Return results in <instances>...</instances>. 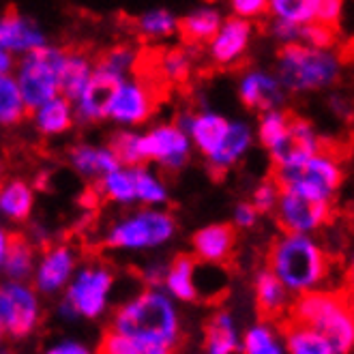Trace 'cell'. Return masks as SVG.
<instances>
[{"mask_svg":"<svg viewBox=\"0 0 354 354\" xmlns=\"http://www.w3.org/2000/svg\"><path fill=\"white\" fill-rule=\"evenodd\" d=\"M37 247L24 232H11L7 234V252H5V270L7 275L15 281H22L30 275L32 262H35Z\"/></svg>","mask_w":354,"mask_h":354,"instance_id":"cell-29","label":"cell"},{"mask_svg":"<svg viewBox=\"0 0 354 354\" xmlns=\"http://www.w3.org/2000/svg\"><path fill=\"white\" fill-rule=\"evenodd\" d=\"M124 82L122 75L112 71L97 69L82 91L75 108V120L80 122H99L110 116L112 101Z\"/></svg>","mask_w":354,"mask_h":354,"instance_id":"cell-14","label":"cell"},{"mask_svg":"<svg viewBox=\"0 0 354 354\" xmlns=\"http://www.w3.org/2000/svg\"><path fill=\"white\" fill-rule=\"evenodd\" d=\"M286 88L279 84L277 75L273 73H266V71H247L241 77V84H239V97L241 103L247 110H254V112H268V110H275L281 108L286 103Z\"/></svg>","mask_w":354,"mask_h":354,"instance_id":"cell-16","label":"cell"},{"mask_svg":"<svg viewBox=\"0 0 354 354\" xmlns=\"http://www.w3.org/2000/svg\"><path fill=\"white\" fill-rule=\"evenodd\" d=\"M243 352L245 354H283V348L277 344L275 335L266 326H254L247 330L243 339Z\"/></svg>","mask_w":354,"mask_h":354,"instance_id":"cell-42","label":"cell"},{"mask_svg":"<svg viewBox=\"0 0 354 354\" xmlns=\"http://www.w3.org/2000/svg\"><path fill=\"white\" fill-rule=\"evenodd\" d=\"M103 200H110L116 204H131L136 202V183L131 170H112L103 178L93 180Z\"/></svg>","mask_w":354,"mask_h":354,"instance_id":"cell-36","label":"cell"},{"mask_svg":"<svg viewBox=\"0 0 354 354\" xmlns=\"http://www.w3.org/2000/svg\"><path fill=\"white\" fill-rule=\"evenodd\" d=\"M7 170H9V161L5 155H0V180L7 178Z\"/></svg>","mask_w":354,"mask_h":354,"instance_id":"cell-52","label":"cell"},{"mask_svg":"<svg viewBox=\"0 0 354 354\" xmlns=\"http://www.w3.org/2000/svg\"><path fill=\"white\" fill-rule=\"evenodd\" d=\"M279 185L275 183L273 176H266L264 180H260L256 185V189L252 194V204L256 206V211L260 215H268V213H273L275 211V206H277V200H279Z\"/></svg>","mask_w":354,"mask_h":354,"instance_id":"cell-43","label":"cell"},{"mask_svg":"<svg viewBox=\"0 0 354 354\" xmlns=\"http://www.w3.org/2000/svg\"><path fill=\"white\" fill-rule=\"evenodd\" d=\"M221 22H223V17L217 9L202 7L176 19V32L185 48L200 52L204 46H208L213 41Z\"/></svg>","mask_w":354,"mask_h":354,"instance_id":"cell-19","label":"cell"},{"mask_svg":"<svg viewBox=\"0 0 354 354\" xmlns=\"http://www.w3.org/2000/svg\"><path fill=\"white\" fill-rule=\"evenodd\" d=\"M159 106V99L142 84L136 77L133 80H124L110 108L112 120L120 124H142L147 122Z\"/></svg>","mask_w":354,"mask_h":354,"instance_id":"cell-15","label":"cell"},{"mask_svg":"<svg viewBox=\"0 0 354 354\" xmlns=\"http://www.w3.org/2000/svg\"><path fill=\"white\" fill-rule=\"evenodd\" d=\"M283 335L290 354H337L330 342L324 335H320L318 330L297 324L292 320L283 324Z\"/></svg>","mask_w":354,"mask_h":354,"instance_id":"cell-31","label":"cell"},{"mask_svg":"<svg viewBox=\"0 0 354 354\" xmlns=\"http://www.w3.org/2000/svg\"><path fill=\"white\" fill-rule=\"evenodd\" d=\"M258 217H260V213L256 211V206L252 202H241L234 208V225L236 227H254Z\"/></svg>","mask_w":354,"mask_h":354,"instance_id":"cell-47","label":"cell"},{"mask_svg":"<svg viewBox=\"0 0 354 354\" xmlns=\"http://www.w3.org/2000/svg\"><path fill=\"white\" fill-rule=\"evenodd\" d=\"M46 46V35L28 15H22L17 7H7L0 15V48L7 52H32Z\"/></svg>","mask_w":354,"mask_h":354,"instance_id":"cell-17","label":"cell"},{"mask_svg":"<svg viewBox=\"0 0 354 354\" xmlns=\"http://www.w3.org/2000/svg\"><path fill=\"white\" fill-rule=\"evenodd\" d=\"M268 13L273 19L303 26L314 22V0H268Z\"/></svg>","mask_w":354,"mask_h":354,"instance_id":"cell-39","label":"cell"},{"mask_svg":"<svg viewBox=\"0 0 354 354\" xmlns=\"http://www.w3.org/2000/svg\"><path fill=\"white\" fill-rule=\"evenodd\" d=\"M26 114L28 110L24 106L17 82L7 73L0 75V124L3 127H15L26 118Z\"/></svg>","mask_w":354,"mask_h":354,"instance_id":"cell-35","label":"cell"},{"mask_svg":"<svg viewBox=\"0 0 354 354\" xmlns=\"http://www.w3.org/2000/svg\"><path fill=\"white\" fill-rule=\"evenodd\" d=\"M114 283V273L106 266H93L84 268L69 288V295L65 301V309L69 314H82L95 318L101 314L106 299L110 295V288Z\"/></svg>","mask_w":354,"mask_h":354,"instance_id":"cell-10","label":"cell"},{"mask_svg":"<svg viewBox=\"0 0 354 354\" xmlns=\"http://www.w3.org/2000/svg\"><path fill=\"white\" fill-rule=\"evenodd\" d=\"M65 48L41 46L19 62L17 86L28 112L44 106L60 93V71L65 65Z\"/></svg>","mask_w":354,"mask_h":354,"instance_id":"cell-6","label":"cell"},{"mask_svg":"<svg viewBox=\"0 0 354 354\" xmlns=\"http://www.w3.org/2000/svg\"><path fill=\"white\" fill-rule=\"evenodd\" d=\"M11 67H13V58L9 56L7 50L0 48V75H5Z\"/></svg>","mask_w":354,"mask_h":354,"instance_id":"cell-50","label":"cell"},{"mask_svg":"<svg viewBox=\"0 0 354 354\" xmlns=\"http://www.w3.org/2000/svg\"><path fill=\"white\" fill-rule=\"evenodd\" d=\"M290 320L309 326L324 335L337 354H348L354 348V305L342 292L301 295L290 307Z\"/></svg>","mask_w":354,"mask_h":354,"instance_id":"cell-2","label":"cell"},{"mask_svg":"<svg viewBox=\"0 0 354 354\" xmlns=\"http://www.w3.org/2000/svg\"><path fill=\"white\" fill-rule=\"evenodd\" d=\"M114 330L136 339L176 344L178 320L172 303L157 290H144L140 297L122 305L114 316Z\"/></svg>","mask_w":354,"mask_h":354,"instance_id":"cell-4","label":"cell"},{"mask_svg":"<svg viewBox=\"0 0 354 354\" xmlns=\"http://www.w3.org/2000/svg\"><path fill=\"white\" fill-rule=\"evenodd\" d=\"M299 44L320 48V50H333L337 44V26H328L322 22H307L301 26V41Z\"/></svg>","mask_w":354,"mask_h":354,"instance_id":"cell-41","label":"cell"},{"mask_svg":"<svg viewBox=\"0 0 354 354\" xmlns=\"http://www.w3.org/2000/svg\"><path fill=\"white\" fill-rule=\"evenodd\" d=\"M127 26L142 41L168 39L176 32V17L165 9H153L149 13L127 19Z\"/></svg>","mask_w":354,"mask_h":354,"instance_id":"cell-32","label":"cell"},{"mask_svg":"<svg viewBox=\"0 0 354 354\" xmlns=\"http://www.w3.org/2000/svg\"><path fill=\"white\" fill-rule=\"evenodd\" d=\"M108 149L118 159V163L127 165V168H138V165L147 163V161H144L142 149H140V136H136L131 131H114V133H110Z\"/></svg>","mask_w":354,"mask_h":354,"instance_id":"cell-38","label":"cell"},{"mask_svg":"<svg viewBox=\"0 0 354 354\" xmlns=\"http://www.w3.org/2000/svg\"><path fill=\"white\" fill-rule=\"evenodd\" d=\"M39 318L37 297L30 288L22 283L0 286V320L13 337L22 339L30 335Z\"/></svg>","mask_w":354,"mask_h":354,"instance_id":"cell-11","label":"cell"},{"mask_svg":"<svg viewBox=\"0 0 354 354\" xmlns=\"http://www.w3.org/2000/svg\"><path fill=\"white\" fill-rule=\"evenodd\" d=\"M35 206V192L24 178H5L0 183V213L11 221H28Z\"/></svg>","mask_w":354,"mask_h":354,"instance_id":"cell-25","label":"cell"},{"mask_svg":"<svg viewBox=\"0 0 354 354\" xmlns=\"http://www.w3.org/2000/svg\"><path fill=\"white\" fill-rule=\"evenodd\" d=\"M320 151H324V140L318 136L314 124L307 118L292 112L286 136L268 153H270L273 165H290V163H297V161H303L311 155H316Z\"/></svg>","mask_w":354,"mask_h":354,"instance_id":"cell-13","label":"cell"},{"mask_svg":"<svg viewBox=\"0 0 354 354\" xmlns=\"http://www.w3.org/2000/svg\"><path fill=\"white\" fill-rule=\"evenodd\" d=\"M144 161H155L163 172H178L189 161L192 140L174 122L157 124L147 136H140Z\"/></svg>","mask_w":354,"mask_h":354,"instance_id":"cell-9","label":"cell"},{"mask_svg":"<svg viewBox=\"0 0 354 354\" xmlns=\"http://www.w3.org/2000/svg\"><path fill=\"white\" fill-rule=\"evenodd\" d=\"M254 142V133L252 127L245 122H230V129H227L219 151L206 159V168L211 172L213 178H223L227 174V170L249 151Z\"/></svg>","mask_w":354,"mask_h":354,"instance_id":"cell-20","label":"cell"},{"mask_svg":"<svg viewBox=\"0 0 354 354\" xmlns=\"http://www.w3.org/2000/svg\"><path fill=\"white\" fill-rule=\"evenodd\" d=\"M270 35H273L281 46L299 44L301 41V24L283 22V19H273V22H270Z\"/></svg>","mask_w":354,"mask_h":354,"instance_id":"cell-46","label":"cell"},{"mask_svg":"<svg viewBox=\"0 0 354 354\" xmlns=\"http://www.w3.org/2000/svg\"><path fill=\"white\" fill-rule=\"evenodd\" d=\"M328 101H330V103H328L330 110L335 112L339 118H344V120H352V118H354V106H352V103H350L346 97H342V95H333Z\"/></svg>","mask_w":354,"mask_h":354,"instance_id":"cell-48","label":"cell"},{"mask_svg":"<svg viewBox=\"0 0 354 354\" xmlns=\"http://www.w3.org/2000/svg\"><path fill=\"white\" fill-rule=\"evenodd\" d=\"M273 213L281 232L314 234L333 219V204L330 200H320L292 189H281Z\"/></svg>","mask_w":354,"mask_h":354,"instance_id":"cell-8","label":"cell"},{"mask_svg":"<svg viewBox=\"0 0 354 354\" xmlns=\"http://www.w3.org/2000/svg\"><path fill=\"white\" fill-rule=\"evenodd\" d=\"M75 264V254L69 243L48 245L44 249V260L37 268V288L44 292L58 290L71 275Z\"/></svg>","mask_w":354,"mask_h":354,"instance_id":"cell-21","label":"cell"},{"mask_svg":"<svg viewBox=\"0 0 354 354\" xmlns=\"http://www.w3.org/2000/svg\"><path fill=\"white\" fill-rule=\"evenodd\" d=\"M75 122L71 101L65 97H54L44 106H39L35 112V127L41 136L54 138L67 133Z\"/></svg>","mask_w":354,"mask_h":354,"instance_id":"cell-27","label":"cell"},{"mask_svg":"<svg viewBox=\"0 0 354 354\" xmlns=\"http://www.w3.org/2000/svg\"><path fill=\"white\" fill-rule=\"evenodd\" d=\"M129 170L136 183V200L144 204H163L168 200L163 183L157 176H153L144 165H138V168H129Z\"/></svg>","mask_w":354,"mask_h":354,"instance_id":"cell-40","label":"cell"},{"mask_svg":"<svg viewBox=\"0 0 354 354\" xmlns=\"http://www.w3.org/2000/svg\"><path fill=\"white\" fill-rule=\"evenodd\" d=\"M3 335H5V324H3V320H0V339H3Z\"/></svg>","mask_w":354,"mask_h":354,"instance_id":"cell-53","label":"cell"},{"mask_svg":"<svg viewBox=\"0 0 354 354\" xmlns=\"http://www.w3.org/2000/svg\"><path fill=\"white\" fill-rule=\"evenodd\" d=\"M290 118H292V112L283 110V108H275V110H268V112L260 114L258 140L266 151L273 149L275 144L286 136V131L290 127Z\"/></svg>","mask_w":354,"mask_h":354,"instance_id":"cell-37","label":"cell"},{"mask_svg":"<svg viewBox=\"0 0 354 354\" xmlns=\"http://www.w3.org/2000/svg\"><path fill=\"white\" fill-rule=\"evenodd\" d=\"M204 346L208 354H234L239 350V337L236 328L232 324V318L219 311L204 326Z\"/></svg>","mask_w":354,"mask_h":354,"instance_id":"cell-33","label":"cell"},{"mask_svg":"<svg viewBox=\"0 0 354 354\" xmlns=\"http://www.w3.org/2000/svg\"><path fill=\"white\" fill-rule=\"evenodd\" d=\"M67 159L75 172H80L82 176H86L91 180H99L108 172L120 168L118 159L112 155V151L108 147L101 149V147L86 144V142L71 144L67 149Z\"/></svg>","mask_w":354,"mask_h":354,"instance_id":"cell-23","label":"cell"},{"mask_svg":"<svg viewBox=\"0 0 354 354\" xmlns=\"http://www.w3.org/2000/svg\"><path fill=\"white\" fill-rule=\"evenodd\" d=\"M268 268L286 290L297 295L318 290L328 275V256L309 234L283 232L268 249Z\"/></svg>","mask_w":354,"mask_h":354,"instance_id":"cell-1","label":"cell"},{"mask_svg":"<svg viewBox=\"0 0 354 354\" xmlns=\"http://www.w3.org/2000/svg\"><path fill=\"white\" fill-rule=\"evenodd\" d=\"M99 354H174V344L136 339L122 335L114 328H108L101 337Z\"/></svg>","mask_w":354,"mask_h":354,"instance_id":"cell-30","label":"cell"},{"mask_svg":"<svg viewBox=\"0 0 354 354\" xmlns=\"http://www.w3.org/2000/svg\"><path fill=\"white\" fill-rule=\"evenodd\" d=\"M270 176L279 189H292L320 200H333L344 185V168L335 153L320 151L290 165H273Z\"/></svg>","mask_w":354,"mask_h":354,"instance_id":"cell-5","label":"cell"},{"mask_svg":"<svg viewBox=\"0 0 354 354\" xmlns=\"http://www.w3.org/2000/svg\"><path fill=\"white\" fill-rule=\"evenodd\" d=\"M198 262L208 264H227L234 256L236 247V225L213 223L198 230L192 239Z\"/></svg>","mask_w":354,"mask_h":354,"instance_id":"cell-18","label":"cell"},{"mask_svg":"<svg viewBox=\"0 0 354 354\" xmlns=\"http://www.w3.org/2000/svg\"><path fill=\"white\" fill-rule=\"evenodd\" d=\"M252 22L243 17H227L221 22L217 35L208 44V58L217 69H236L252 44Z\"/></svg>","mask_w":354,"mask_h":354,"instance_id":"cell-12","label":"cell"},{"mask_svg":"<svg viewBox=\"0 0 354 354\" xmlns=\"http://www.w3.org/2000/svg\"><path fill=\"white\" fill-rule=\"evenodd\" d=\"M277 80L286 93H314L333 86L342 75V60L330 50L288 44L277 52Z\"/></svg>","mask_w":354,"mask_h":354,"instance_id":"cell-3","label":"cell"},{"mask_svg":"<svg viewBox=\"0 0 354 354\" xmlns=\"http://www.w3.org/2000/svg\"><path fill=\"white\" fill-rule=\"evenodd\" d=\"M176 230V221L170 213L163 211H140L129 219L118 221L110 234L103 241L106 247L114 249H144V247H157Z\"/></svg>","mask_w":354,"mask_h":354,"instance_id":"cell-7","label":"cell"},{"mask_svg":"<svg viewBox=\"0 0 354 354\" xmlns=\"http://www.w3.org/2000/svg\"><path fill=\"white\" fill-rule=\"evenodd\" d=\"M48 354H88V352L77 344H62L58 348H52Z\"/></svg>","mask_w":354,"mask_h":354,"instance_id":"cell-49","label":"cell"},{"mask_svg":"<svg viewBox=\"0 0 354 354\" xmlns=\"http://www.w3.org/2000/svg\"><path fill=\"white\" fill-rule=\"evenodd\" d=\"M256 305L262 320H275L288 305V290L270 268L260 270L256 277Z\"/></svg>","mask_w":354,"mask_h":354,"instance_id":"cell-26","label":"cell"},{"mask_svg":"<svg viewBox=\"0 0 354 354\" xmlns=\"http://www.w3.org/2000/svg\"><path fill=\"white\" fill-rule=\"evenodd\" d=\"M138 58V48L129 41H116L112 46L99 48L93 52V65L101 71H112L124 77L136 65Z\"/></svg>","mask_w":354,"mask_h":354,"instance_id":"cell-34","label":"cell"},{"mask_svg":"<svg viewBox=\"0 0 354 354\" xmlns=\"http://www.w3.org/2000/svg\"><path fill=\"white\" fill-rule=\"evenodd\" d=\"M67 58L60 71V93L69 101H77L86 82L93 75V52L86 50V46L71 44L65 48Z\"/></svg>","mask_w":354,"mask_h":354,"instance_id":"cell-22","label":"cell"},{"mask_svg":"<svg viewBox=\"0 0 354 354\" xmlns=\"http://www.w3.org/2000/svg\"><path fill=\"white\" fill-rule=\"evenodd\" d=\"M0 183H3V180H0Z\"/></svg>","mask_w":354,"mask_h":354,"instance_id":"cell-54","label":"cell"},{"mask_svg":"<svg viewBox=\"0 0 354 354\" xmlns=\"http://www.w3.org/2000/svg\"><path fill=\"white\" fill-rule=\"evenodd\" d=\"M196 268L198 258L192 254H178L168 266L165 275V286L170 292L180 301H198V288H196Z\"/></svg>","mask_w":354,"mask_h":354,"instance_id":"cell-28","label":"cell"},{"mask_svg":"<svg viewBox=\"0 0 354 354\" xmlns=\"http://www.w3.org/2000/svg\"><path fill=\"white\" fill-rule=\"evenodd\" d=\"M344 11V0H314V19L328 26H337Z\"/></svg>","mask_w":354,"mask_h":354,"instance_id":"cell-44","label":"cell"},{"mask_svg":"<svg viewBox=\"0 0 354 354\" xmlns=\"http://www.w3.org/2000/svg\"><path fill=\"white\" fill-rule=\"evenodd\" d=\"M5 252H7V232L0 227V266L5 262Z\"/></svg>","mask_w":354,"mask_h":354,"instance_id":"cell-51","label":"cell"},{"mask_svg":"<svg viewBox=\"0 0 354 354\" xmlns=\"http://www.w3.org/2000/svg\"><path fill=\"white\" fill-rule=\"evenodd\" d=\"M232 13L243 19H260L268 13V0H227Z\"/></svg>","mask_w":354,"mask_h":354,"instance_id":"cell-45","label":"cell"},{"mask_svg":"<svg viewBox=\"0 0 354 354\" xmlns=\"http://www.w3.org/2000/svg\"><path fill=\"white\" fill-rule=\"evenodd\" d=\"M227 129H230V120L225 116L211 112V110H204V112H196L194 122L189 127V138L194 140L200 155L208 159L219 151Z\"/></svg>","mask_w":354,"mask_h":354,"instance_id":"cell-24","label":"cell"}]
</instances>
